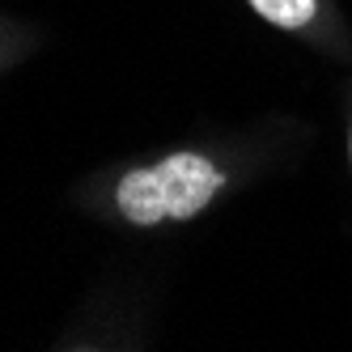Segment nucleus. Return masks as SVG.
<instances>
[{
	"mask_svg": "<svg viewBox=\"0 0 352 352\" xmlns=\"http://www.w3.org/2000/svg\"><path fill=\"white\" fill-rule=\"evenodd\" d=\"M221 187H225V174L208 157L174 153L162 166L123 174L115 199H119V212L132 225H157L166 217L174 221L195 217Z\"/></svg>",
	"mask_w": 352,
	"mask_h": 352,
	"instance_id": "obj_1",
	"label": "nucleus"
},
{
	"mask_svg": "<svg viewBox=\"0 0 352 352\" xmlns=\"http://www.w3.org/2000/svg\"><path fill=\"white\" fill-rule=\"evenodd\" d=\"M255 5L259 17H267L272 26H280V30H301V26H310L314 21V0H250Z\"/></svg>",
	"mask_w": 352,
	"mask_h": 352,
	"instance_id": "obj_2",
	"label": "nucleus"
}]
</instances>
